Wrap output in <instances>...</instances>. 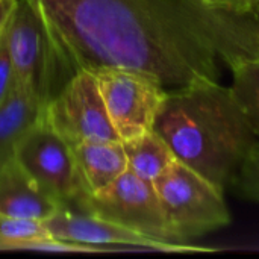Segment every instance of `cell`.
<instances>
[{
	"instance_id": "obj_7",
	"label": "cell",
	"mask_w": 259,
	"mask_h": 259,
	"mask_svg": "<svg viewBox=\"0 0 259 259\" xmlns=\"http://www.w3.org/2000/svg\"><path fill=\"white\" fill-rule=\"evenodd\" d=\"M14 158L62 208H74L83 196L70 146L42 117L18 141Z\"/></svg>"
},
{
	"instance_id": "obj_18",
	"label": "cell",
	"mask_w": 259,
	"mask_h": 259,
	"mask_svg": "<svg viewBox=\"0 0 259 259\" xmlns=\"http://www.w3.org/2000/svg\"><path fill=\"white\" fill-rule=\"evenodd\" d=\"M206 6L228 11L237 15L256 17L259 11V0H202Z\"/></svg>"
},
{
	"instance_id": "obj_9",
	"label": "cell",
	"mask_w": 259,
	"mask_h": 259,
	"mask_svg": "<svg viewBox=\"0 0 259 259\" xmlns=\"http://www.w3.org/2000/svg\"><path fill=\"white\" fill-rule=\"evenodd\" d=\"M50 235L56 240L74 241L90 246L102 247L105 252L111 250V246L129 247V249H144L171 253H187V252H209L194 244H178L164 243L149 238L140 232L126 229L112 222L103 220L100 217L82 212L73 208H61L55 215L42 222Z\"/></svg>"
},
{
	"instance_id": "obj_14",
	"label": "cell",
	"mask_w": 259,
	"mask_h": 259,
	"mask_svg": "<svg viewBox=\"0 0 259 259\" xmlns=\"http://www.w3.org/2000/svg\"><path fill=\"white\" fill-rule=\"evenodd\" d=\"M229 70L231 91L259 140V55L238 59Z\"/></svg>"
},
{
	"instance_id": "obj_13",
	"label": "cell",
	"mask_w": 259,
	"mask_h": 259,
	"mask_svg": "<svg viewBox=\"0 0 259 259\" xmlns=\"http://www.w3.org/2000/svg\"><path fill=\"white\" fill-rule=\"evenodd\" d=\"M127 170L146 181H155L175 161L176 156L168 144L152 129L131 140L121 141Z\"/></svg>"
},
{
	"instance_id": "obj_4",
	"label": "cell",
	"mask_w": 259,
	"mask_h": 259,
	"mask_svg": "<svg viewBox=\"0 0 259 259\" xmlns=\"http://www.w3.org/2000/svg\"><path fill=\"white\" fill-rule=\"evenodd\" d=\"M8 44L15 83L27 90L42 108L67 83L65 73L46 24L30 0H15L9 24Z\"/></svg>"
},
{
	"instance_id": "obj_6",
	"label": "cell",
	"mask_w": 259,
	"mask_h": 259,
	"mask_svg": "<svg viewBox=\"0 0 259 259\" xmlns=\"http://www.w3.org/2000/svg\"><path fill=\"white\" fill-rule=\"evenodd\" d=\"M42 118L70 146L83 141H121L108 117L90 71L74 73L46 105Z\"/></svg>"
},
{
	"instance_id": "obj_2",
	"label": "cell",
	"mask_w": 259,
	"mask_h": 259,
	"mask_svg": "<svg viewBox=\"0 0 259 259\" xmlns=\"http://www.w3.org/2000/svg\"><path fill=\"white\" fill-rule=\"evenodd\" d=\"M153 131L176 159L229 190L241 164L258 143L231 87L205 82L167 91Z\"/></svg>"
},
{
	"instance_id": "obj_11",
	"label": "cell",
	"mask_w": 259,
	"mask_h": 259,
	"mask_svg": "<svg viewBox=\"0 0 259 259\" xmlns=\"http://www.w3.org/2000/svg\"><path fill=\"white\" fill-rule=\"evenodd\" d=\"M85 194H96L127 170L121 141H83L70 147Z\"/></svg>"
},
{
	"instance_id": "obj_16",
	"label": "cell",
	"mask_w": 259,
	"mask_h": 259,
	"mask_svg": "<svg viewBox=\"0 0 259 259\" xmlns=\"http://www.w3.org/2000/svg\"><path fill=\"white\" fill-rule=\"evenodd\" d=\"M50 237V232L39 220L0 215V241H20Z\"/></svg>"
},
{
	"instance_id": "obj_5",
	"label": "cell",
	"mask_w": 259,
	"mask_h": 259,
	"mask_svg": "<svg viewBox=\"0 0 259 259\" xmlns=\"http://www.w3.org/2000/svg\"><path fill=\"white\" fill-rule=\"evenodd\" d=\"M73 209L100 217L158 241L175 243L153 182L137 176L131 170H126L102 191L82 196Z\"/></svg>"
},
{
	"instance_id": "obj_8",
	"label": "cell",
	"mask_w": 259,
	"mask_h": 259,
	"mask_svg": "<svg viewBox=\"0 0 259 259\" xmlns=\"http://www.w3.org/2000/svg\"><path fill=\"white\" fill-rule=\"evenodd\" d=\"M99 87L108 117L121 141L153 129L167 90L153 79L121 70L97 68L90 71Z\"/></svg>"
},
{
	"instance_id": "obj_3",
	"label": "cell",
	"mask_w": 259,
	"mask_h": 259,
	"mask_svg": "<svg viewBox=\"0 0 259 259\" xmlns=\"http://www.w3.org/2000/svg\"><path fill=\"white\" fill-rule=\"evenodd\" d=\"M175 243L191 244L231 225L225 191L178 159L153 181Z\"/></svg>"
},
{
	"instance_id": "obj_12",
	"label": "cell",
	"mask_w": 259,
	"mask_h": 259,
	"mask_svg": "<svg viewBox=\"0 0 259 259\" xmlns=\"http://www.w3.org/2000/svg\"><path fill=\"white\" fill-rule=\"evenodd\" d=\"M44 108L21 85L15 83L0 103V167L11 161L24 134L39 121Z\"/></svg>"
},
{
	"instance_id": "obj_17",
	"label": "cell",
	"mask_w": 259,
	"mask_h": 259,
	"mask_svg": "<svg viewBox=\"0 0 259 259\" xmlns=\"http://www.w3.org/2000/svg\"><path fill=\"white\" fill-rule=\"evenodd\" d=\"M9 24V21H8ZM8 24L0 35V103L15 85V74L8 44Z\"/></svg>"
},
{
	"instance_id": "obj_19",
	"label": "cell",
	"mask_w": 259,
	"mask_h": 259,
	"mask_svg": "<svg viewBox=\"0 0 259 259\" xmlns=\"http://www.w3.org/2000/svg\"><path fill=\"white\" fill-rule=\"evenodd\" d=\"M14 5H15V0H0V35L11 18Z\"/></svg>"
},
{
	"instance_id": "obj_10",
	"label": "cell",
	"mask_w": 259,
	"mask_h": 259,
	"mask_svg": "<svg viewBox=\"0 0 259 259\" xmlns=\"http://www.w3.org/2000/svg\"><path fill=\"white\" fill-rule=\"evenodd\" d=\"M61 208L36 185L15 158L0 167V215L44 222Z\"/></svg>"
},
{
	"instance_id": "obj_1",
	"label": "cell",
	"mask_w": 259,
	"mask_h": 259,
	"mask_svg": "<svg viewBox=\"0 0 259 259\" xmlns=\"http://www.w3.org/2000/svg\"><path fill=\"white\" fill-rule=\"evenodd\" d=\"M71 77L121 68L167 91L220 82L222 68L259 55L258 17L202 0H30Z\"/></svg>"
},
{
	"instance_id": "obj_15",
	"label": "cell",
	"mask_w": 259,
	"mask_h": 259,
	"mask_svg": "<svg viewBox=\"0 0 259 259\" xmlns=\"http://www.w3.org/2000/svg\"><path fill=\"white\" fill-rule=\"evenodd\" d=\"M229 190L247 200L259 202V141L241 164Z\"/></svg>"
}]
</instances>
